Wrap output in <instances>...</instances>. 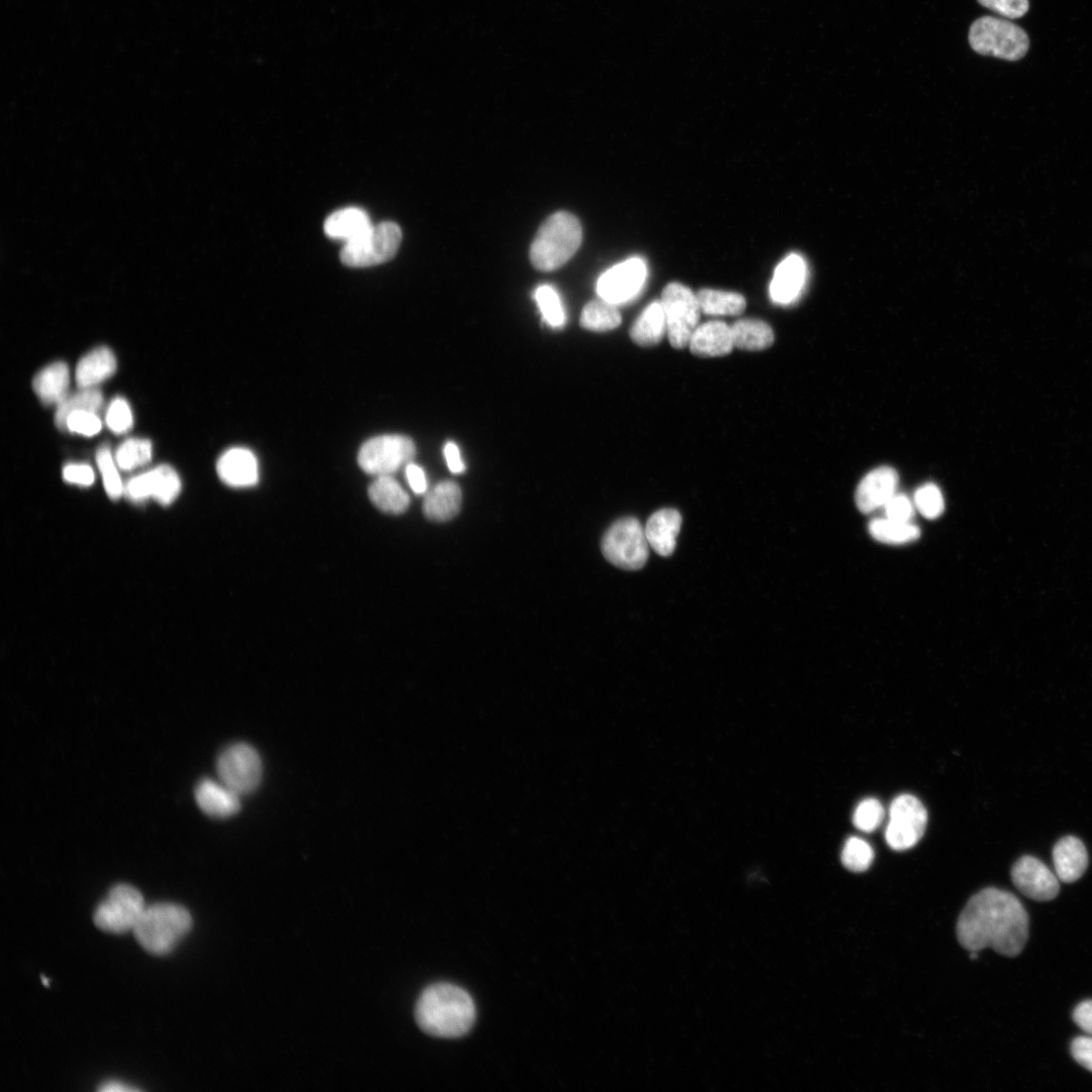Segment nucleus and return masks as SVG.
<instances>
[{"label":"nucleus","mask_w":1092,"mask_h":1092,"mask_svg":"<svg viewBox=\"0 0 1092 1092\" xmlns=\"http://www.w3.org/2000/svg\"><path fill=\"white\" fill-rule=\"evenodd\" d=\"M960 945L969 952L990 948L1007 957L1019 956L1029 936V917L1008 891L987 888L966 905L957 924Z\"/></svg>","instance_id":"nucleus-1"},{"label":"nucleus","mask_w":1092,"mask_h":1092,"mask_svg":"<svg viewBox=\"0 0 1092 1092\" xmlns=\"http://www.w3.org/2000/svg\"><path fill=\"white\" fill-rule=\"evenodd\" d=\"M477 1010L468 992L450 983H437L420 996L415 1019L420 1029L433 1037L457 1038L467 1035L476 1023Z\"/></svg>","instance_id":"nucleus-2"},{"label":"nucleus","mask_w":1092,"mask_h":1092,"mask_svg":"<svg viewBox=\"0 0 1092 1092\" xmlns=\"http://www.w3.org/2000/svg\"><path fill=\"white\" fill-rule=\"evenodd\" d=\"M191 927L192 918L185 908L161 903L145 909L133 932L145 951L165 956L174 950Z\"/></svg>","instance_id":"nucleus-3"},{"label":"nucleus","mask_w":1092,"mask_h":1092,"mask_svg":"<svg viewBox=\"0 0 1092 1092\" xmlns=\"http://www.w3.org/2000/svg\"><path fill=\"white\" fill-rule=\"evenodd\" d=\"M582 239L580 221L570 213H556L541 225L531 244V264L541 272L559 270L578 252Z\"/></svg>","instance_id":"nucleus-4"},{"label":"nucleus","mask_w":1092,"mask_h":1092,"mask_svg":"<svg viewBox=\"0 0 1092 1092\" xmlns=\"http://www.w3.org/2000/svg\"><path fill=\"white\" fill-rule=\"evenodd\" d=\"M969 43L976 54L1007 61L1021 60L1030 46L1022 28L994 17H982L972 24Z\"/></svg>","instance_id":"nucleus-5"},{"label":"nucleus","mask_w":1092,"mask_h":1092,"mask_svg":"<svg viewBox=\"0 0 1092 1092\" xmlns=\"http://www.w3.org/2000/svg\"><path fill=\"white\" fill-rule=\"evenodd\" d=\"M401 242L402 230L395 223L373 225L357 239L344 244L340 260L350 268L380 266L395 257Z\"/></svg>","instance_id":"nucleus-6"},{"label":"nucleus","mask_w":1092,"mask_h":1092,"mask_svg":"<svg viewBox=\"0 0 1092 1092\" xmlns=\"http://www.w3.org/2000/svg\"><path fill=\"white\" fill-rule=\"evenodd\" d=\"M649 541L644 527L633 517L617 520L605 533L602 552L612 565L627 571H636L647 564Z\"/></svg>","instance_id":"nucleus-7"},{"label":"nucleus","mask_w":1092,"mask_h":1092,"mask_svg":"<svg viewBox=\"0 0 1092 1092\" xmlns=\"http://www.w3.org/2000/svg\"><path fill=\"white\" fill-rule=\"evenodd\" d=\"M661 303L671 345L676 350L686 349L703 313L698 294L682 283L671 282L663 290Z\"/></svg>","instance_id":"nucleus-8"},{"label":"nucleus","mask_w":1092,"mask_h":1092,"mask_svg":"<svg viewBox=\"0 0 1092 1092\" xmlns=\"http://www.w3.org/2000/svg\"><path fill=\"white\" fill-rule=\"evenodd\" d=\"M416 456L413 440L404 435H382L365 442L359 453L362 470L375 477L392 476Z\"/></svg>","instance_id":"nucleus-9"},{"label":"nucleus","mask_w":1092,"mask_h":1092,"mask_svg":"<svg viewBox=\"0 0 1092 1092\" xmlns=\"http://www.w3.org/2000/svg\"><path fill=\"white\" fill-rule=\"evenodd\" d=\"M145 909L144 898L137 888L129 884H118L97 906L93 923L106 932L126 933L133 931Z\"/></svg>","instance_id":"nucleus-10"},{"label":"nucleus","mask_w":1092,"mask_h":1092,"mask_svg":"<svg viewBox=\"0 0 1092 1092\" xmlns=\"http://www.w3.org/2000/svg\"><path fill=\"white\" fill-rule=\"evenodd\" d=\"M217 772L220 781L239 794H251L260 786L264 766L259 752L251 744H231L219 756Z\"/></svg>","instance_id":"nucleus-11"},{"label":"nucleus","mask_w":1092,"mask_h":1092,"mask_svg":"<svg viewBox=\"0 0 1092 1092\" xmlns=\"http://www.w3.org/2000/svg\"><path fill=\"white\" fill-rule=\"evenodd\" d=\"M928 824V812L911 794H902L892 802L885 830L888 846L895 851L914 848L923 837Z\"/></svg>","instance_id":"nucleus-12"},{"label":"nucleus","mask_w":1092,"mask_h":1092,"mask_svg":"<svg viewBox=\"0 0 1092 1092\" xmlns=\"http://www.w3.org/2000/svg\"><path fill=\"white\" fill-rule=\"evenodd\" d=\"M181 482L170 466L164 465L130 480L124 493L133 502L156 499L164 506L170 505L178 497Z\"/></svg>","instance_id":"nucleus-13"},{"label":"nucleus","mask_w":1092,"mask_h":1092,"mask_svg":"<svg viewBox=\"0 0 1092 1092\" xmlns=\"http://www.w3.org/2000/svg\"><path fill=\"white\" fill-rule=\"evenodd\" d=\"M647 266L638 258L621 263L605 273L598 282L601 299L614 305L623 304L632 299L647 278Z\"/></svg>","instance_id":"nucleus-14"},{"label":"nucleus","mask_w":1092,"mask_h":1092,"mask_svg":"<svg viewBox=\"0 0 1092 1092\" xmlns=\"http://www.w3.org/2000/svg\"><path fill=\"white\" fill-rule=\"evenodd\" d=\"M1012 878L1023 895L1036 902H1050L1059 895V878L1037 858H1021L1013 867Z\"/></svg>","instance_id":"nucleus-15"},{"label":"nucleus","mask_w":1092,"mask_h":1092,"mask_svg":"<svg viewBox=\"0 0 1092 1092\" xmlns=\"http://www.w3.org/2000/svg\"><path fill=\"white\" fill-rule=\"evenodd\" d=\"M899 474L890 467H881L863 478L856 491L859 510L869 514L884 507L895 495L899 487Z\"/></svg>","instance_id":"nucleus-16"},{"label":"nucleus","mask_w":1092,"mask_h":1092,"mask_svg":"<svg viewBox=\"0 0 1092 1092\" xmlns=\"http://www.w3.org/2000/svg\"><path fill=\"white\" fill-rule=\"evenodd\" d=\"M217 472L221 481L232 488L254 487L260 480L258 458L244 448L225 452L218 461Z\"/></svg>","instance_id":"nucleus-17"},{"label":"nucleus","mask_w":1092,"mask_h":1092,"mask_svg":"<svg viewBox=\"0 0 1092 1092\" xmlns=\"http://www.w3.org/2000/svg\"><path fill=\"white\" fill-rule=\"evenodd\" d=\"M808 278V267L798 255L786 258L776 269L770 286L774 302L790 304L801 295Z\"/></svg>","instance_id":"nucleus-18"},{"label":"nucleus","mask_w":1092,"mask_h":1092,"mask_svg":"<svg viewBox=\"0 0 1092 1092\" xmlns=\"http://www.w3.org/2000/svg\"><path fill=\"white\" fill-rule=\"evenodd\" d=\"M240 796L223 782L204 779L195 788V801L209 817L227 819L241 809Z\"/></svg>","instance_id":"nucleus-19"},{"label":"nucleus","mask_w":1092,"mask_h":1092,"mask_svg":"<svg viewBox=\"0 0 1092 1092\" xmlns=\"http://www.w3.org/2000/svg\"><path fill=\"white\" fill-rule=\"evenodd\" d=\"M689 349L700 358H718L729 355L734 349L731 329L725 322L710 321L694 331Z\"/></svg>","instance_id":"nucleus-20"},{"label":"nucleus","mask_w":1092,"mask_h":1092,"mask_svg":"<svg viewBox=\"0 0 1092 1092\" xmlns=\"http://www.w3.org/2000/svg\"><path fill=\"white\" fill-rule=\"evenodd\" d=\"M682 516L675 509H662L651 516L644 527L651 548L661 557H670L676 550Z\"/></svg>","instance_id":"nucleus-21"},{"label":"nucleus","mask_w":1092,"mask_h":1092,"mask_svg":"<svg viewBox=\"0 0 1092 1092\" xmlns=\"http://www.w3.org/2000/svg\"><path fill=\"white\" fill-rule=\"evenodd\" d=\"M462 500L460 486L452 481H443L426 493L424 515L433 522H448L460 513Z\"/></svg>","instance_id":"nucleus-22"},{"label":"nucleus","mask_w":1092,"mask_h":1092,"mask_svg":"<svg viewBox=\"0 0 1092 1092\" xmlns=\"http://www.w3.org/2000/svg\"><path fill=\"white\" fill-rule=\"evenodd\" d=\"M1056 875L1064 883L1080 879L1088 866V854L1083 842L1075 836L1062 837L1053 850Z\"/></svg>","instance_id":"nucleus-23"},{"label":"nucleus","mask_w":1092,"mask_h":1092,"mask_svg":"<svg viewBox=\"0 0 1092 1092\" xmlns=\"http://www.w3.org/2000/svg\"><path fill=\"white\" fill-rule=\"evenodd\" d=\"M117 360L108 347H97L78 363L75 380L79 388L96 387L115 375Z\"/></svg>","instance_id":"nucleus-24"},{"label":"nucleus","mask_w":1092,"mask_h":1092,"mask_svg":"<svg viewBox=\"0 0 1092 1092\" xmlns=\"http://www.w3.org/2000/svg\"><path fill=\"white\" fill-rule=\"evenodd\" d=\"M70 372L65 363H55L39 372L33 388L45 405H59L68 395Z\"/></svg>","instance_id":"nucleus-25"},{"label":"nucleus","mask_w":1092,"mask_h":1092,"mask_svg":"<svg viewBox=\"0 0 1092 1092\" xmlns=\"http://www.w3.org/2000/svg\"><path fill=\"white\" fill-rule=\"evenodd\" d=\"M369 495L371 501L387 514H402L410 505L408 492L392 476L377 477L370 486Z\"/></svg>","instance_id":"nucleus-26"},{"label":"nucleus","mask_w":1092,"mask_h":1092,"mask_svg":"<svg viewBox=\"0 0 1092 1092\" xmlns=\"http://www.w3.org/2000/svg\"><path fill=\"white\" fill-rule=\"evenodd\" d=\"M734 349L747 352H761L769 349L775 336L769 324L758 319H741L731 326Z\"/></svg>","instance_id":"nucleus-27"},{"label":"nucleus","mask_w":1092,"mask_h":1092,"mask_svg":"<svg viewBox=\"0 0 1092 1092\" xmlns=\"http://www.w3.org/2000/svg\"><path fill=\"white\" fill-rule=\"evenodd\" d=\"M372 226L366 211L359 208H346L330 215L325 222L324 230L328 237L346 243L357 239Z\"/></svg>","instance_id":"nucleus-28"},{"label":"nucleus","mask_w":1092,"mask_h":1092,"mask_svg":"<svg viewBox=\"0 0 1092 1092\" xmlns=\"http://www.w3.org/2000/svg\"><path fill=\"white\" fill-rule=\"evenodd\" d=\"M667 335V323L661 301L653 302L638 316L630 329L634 343L642 347L659 344Z\"/></svg>","instance_id":"nucleus-29"},{"label":"nucleus","mask_w":1092,"mask_h":1092,"mask_svg":"<svg viewBox=\"0 0 1092 1092\" xmlns=\"http://www.w3.org/2000/svg\"><path fill=\"white\" fill-rule=\"evenodd\" d=\"M702 312L710 316H738L747 307L744 296L737 292L703 288L698 292Z\"/></svg>","instance_id":"nucleus-30"},{"label":"nucleus","mask_w":1092,"mask_h":1092,"mask_svg":"<svg viewBox=\"0 0 1092 1092\" xmlns=\"http://www.w3.org/2000/svg\"><path fill=\"white\" fill-rule=\"evenodd\" d=\"M104 405V396L97 387L79 388L76 392L67 395L58 405L55 414V423L61 430H66L68 417L75 412L88 411L96 413Z\"/></svg>","instance_id":"nucleus-31"},{"label":"nucleus","mask_w":1092,"mask_h":1092,"mask_svg":"<svg viewBox=\"0 0 1092 1092\" xmlns=\"http://www.w3.org/2000/svg\"><path fill=\"white\" fill-rule=\"evenodd\" d=\"M869 532L876 540L887 544H907L921 537V529L913 522H899L887 517L874 519Z\"/></svg>","instance_id":"nucleus-32"},{"label":"nucleus","mask_w":1092,"mask_h":1092,"mask_svg":"<svg viewBox=\"0 0 1092 1092\" xmlns=\"http://www.w3.org/2000/svg\"><path fill=\"white\" fill-rule=\"evenodd\" d=\"M621 321L616 305L603 299L587 304L581 316L582 327L594 332L614 330L620 326Z\"/></svg>","instance_id":"nucleus-33"},{"label":"nucleus","mask_w":1092,"mask_h":1092,"mask_svg":"<svg viewBox=\"0 0 1092 1092\" xmlns=\"http://www.w3.org/2000/svg\"><path fill=\"white\" fill-rule=\"evenodd\" d=\"M534 297L546 324L562 328L566 323V311L559 292L552 285L544 284L536 288Z\"/></svg>","instance_id":"nucleus-34"},{"label":"nucleus","mask_w":1092,"mask_h":1092,"mask_svg":"<svg viewBox=\"0 0 1092 1092\" xmlns=\"http://www.w3.org/2000/svg\"><path fill=\"white\" fill-rule=\"evenodd\" d=\"M153 459V443L147 439L131 438L121 444L116 453V463L123 471L143 467Z\"/></svg>","instance_id":"nucleus-35"},{"label":"nucleus","mask_w":1092,"mask_h":1092,"mask_svg":"<svg viewBox=\"0 0 1092 1092\" xmlns=\"http://www.w3.org/2000/svg\"><path fill=\"white\" fill-rule=\"evenodd\" d=\"M874 861V851L869 843L858 836H851L845 842L841 852V863L848 870L861 873L867 871Z\"/></svg>","instance_id":"nucleus-36"},{"label":"nucleus","mask_w":1092,"mask_h":1092,"mask_svg":"<svg viewBox=\"0 0 1092 1092\" xmlns=\"http://www.w3.org/2000/svg\"><path fill=\"white\" fill-rule=\"evenodd\" d=\"M96 462L109 497L112 500H118L125 491V486L118 472L119 467L108 446H104L97 452Z\"/></svg>","instance_id":"nucleus-37"},{"label":"nucleus","mask_w":1092,"mask_h":1092,"mask_svg":"<svg viewBox=\"0 0 1092 1092\" xmlns=\"http://www.w3.org/2000/svg\"><path fill=\"white\" fill-rule=\"evenodd\" d=\"M916 509L928 519L938 518L945 510V500L938 487L927 484L915 494Z\"/></svg>","instance_id":"nucleus-38"},{"label":"nucleus","mask_w":1092,"mask_h":1092,"mask_svg":"<svg viewBox=\"0 0 1092 1092\" xmlns=\"http://www.w3.org/2000/svg\"><path fill=\"white\" fill-rule=\"evenodd\" d=\"M885 818V811L879 801L867 799L859 804L853 815V823L863 832L876 830Z\"/></svg>","instance_id":"nucleus-39"},{"label":"nucleus","mask_w":1092,"mask_h":1092,"mask_svg":"<svg viewBox=\"0 0 1092 1092\" xmlns=\"http://www.w3.org/2000/svg\"><path fill=\"white\" fill-rule=\"evenodd\" d=\"M106 422L116 434H124L131 430L134 422L133 414L129 403L124 398H117L111 403Z\"/></svg>","instance_id":"nucleus-40"},{"label":"nucleus","mask_w":1092,"mask_h":1092,"mask_svg":"<svg viewBox=\"0 0 1092 1092\" xmlns=\"http://www.w3.org/2000/svg\"><path fill=\"white\" fill-rule=\"evenodd\" d=\"M102 427V421L96 413L88 411L72 413L66 422V430L88 437L101 432Z\"/></svg>","instance_id":"nucleus-41"},{"label":"nucleus","mask_w":1092,"mask_h":1092,"mask_svg":"<svg viewBox=\"0 0 1092 1092\" xmlns=\"http://www.w3.org/2000/svg\"><path fill=\"white\" fill-rule=\"evenodd\" d=\"M978 3L992 12L1008 19H1019L1029 11V0H978Z\"/></svg>","instance_id":"nucleus-42"},{"label":"nucleus","mask_w":1092,"mask_h":1092,"mask_svg":"<svg viewBox=\"0 0 1092 1092\" xmlns=\"http://www.w3.org/2000/svg\"><path fill=\"white\" fill-rule=\"evenodd\" d=\"M886 517L899 522H912L915 516V503L903 493H896L884 506Z\"/></svg>","instance_id":"nucleus-43"},{"label":"nucleus","mask_w":1092,"mask_h":1092,"mask_svg":"<svg viewBox=\"0 0 1092 1092\" xmlns=\"http://www.w3.org/2000/svg\"><path fill=\"white\" fill-rule=\"evenodd\" d=\"M63 479L69 484L89 487L94 482V473L87 465L71 464L64 468Z\"/></svg>","instance_id":"nucleus-44"},{"label":"nucleus","mask_w":1092,"mask_h":1092,"mask_svg":"<svg viewBox=\"0 0 1092 1092\" xmlns=\"http://www.w3.org/2000/svg\"><path fill=\"white\" fill-rule=\"evenodd\" d=\"M1071 1054L1078 1064L1092 1072V1037L1075 1038L1072 1041Z\"/></svg>","instance_id":"nucleus-45"},{"label":"nucleus","mask_w":1092,"mask_h":1092,"mask_svg":"<svg viewBox=\"0 0 1092 1092\" xmlns=\"http://www.w3.org/2000/svg\"><path fill=\"white\" fill-rule=\"evenodd\" d=\"M443 455L446 464H448L453 474L461 475L466 472V465L457 443L454 441L446 442L443 449Z\"/></svg>","instance_id":"nucleus-46"},{"label":"nucleus","mask_w":1092,"mask_h":1092,"mask_svg":"<svg viewBox=\"0 0 1092 1092\" xmlns=\"http://www.w3.org/2000/svg\"><path fill=\"white\" fill-rule=\"evenodd\" d=\"M406 477L409 486L417 494H422L427 491V479L425 472L419 466L410 463L406 466Z\"/></svg>","instance_id":"nucleus-47"},{"label":"nucleus","mask_w":1092,"mask_h":1092,"mask_svg":"<svg viewBox=\"0 0 1092 1092\" xmlns=\"http://www.w3.org/2000/svg\"><path fill=\"white\" fill-rule=\"evenodd\" d=\"M1073 1020L1082 1031L1092 1036V1001L1081 1003L1074 1011Z\"/></svg>","instance_id":"nucleus-48"},{"label":"nucleus","mask_w":1092,"mask_h":1092,"mask_svg":"<svg viewBox=\"0 0 1092 1092\" xmlns=\"http://www.w3.org/2000/svg\"><path fill=\"white\" fill-rule=\"evenodd\" d=\"M97 1090L103 1092H131L139 1089L119 1080H109L104 1082Z\"/></svg>","instance_id":"nucleus-49"},{"label":"nucleus","mask_w":1092,"mask_h":1092,"mask_svg":"<svg viewBox=\"0 0 1092 1092\" xmlns=\"http://www.w3.org/2000/svg\"><path fill=\"white\" fill-rule=\"evenodd\" d=\"M42 981L46 986H49V980L45 976H42Z\"/></svg>","instance_id":"nucleus-50"}]
</instances>
